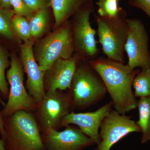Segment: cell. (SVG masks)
Returning <instances> with one entry per match:
<instances>
[{"instance_id":"cell-1","label":"cell","mask_w":150,"mask_h":150,"mask_svg":"<svg viewBox=\"0 0 150 150\" xmlns=\"http://www.w3.org/2000/svg\"><path fill=\"white\" fill-rule=\"evenodd\" d=\"M88 63L104 83L114 110L126 114L137 108V100L132 87L139 70L132 69L123 63L103 57H97Z\"/></svg>"},{"instance_id":"cell-2","label":"cell","mask_w":150,"mask_h":150,"mask_svg":"<svg viewBox=\"0 0 150 150\" xmlns=\"http://www.w3.org/2000/svg\"><path fill=\"white\" fill-rule=\"evenodd\" d=\"M6 150H45L35 117L21 110L3 118Z\"/></svg>"},{"instance_id":"cell-3","label":"cell","mask_w":150,"mask_h":150,"mask_svg":"<svg viewBox=\"0 0 150 150\" xmlns=\"http://www.w3.org/2000/svg\"><path fill=\"white\" fill-rule=\"evenodd\" d=\"M106 93L101 78L89 63L79 64L68 93L73 109L94 105L104 98Z\"/></svg>"},{"instance_id":"cell-4","label":"cell","mask_w":150,"mask_h":150,"mask_svg":"<svg viewBox=\"0 0 150 150\" xmlns=\"http://www.w3.org/2000/svg\"><path fill=\"white\" fill-rule=\"evenodd\" d=\"M98 41L108 59L125 63V45L128 32V18L123 9L113 18L95 15Z\"/></svg>"},{"instance_id":"cell-5","label":"cell","mask_w":150,"mask_h":150,"mask_svg":"<svg viewBox=\"0 0 150 150\" xmlns=\"http://www.w3.org/2000/svg\"><path fill=\"white\" fill-rule=\"evenodd\" d=\"M74 51L71 26L67 23L40 42L37 50L38 64L46 73L58 59L71 58Z\"/></svg>"},{"instance_id":"cell-6","label":"cell","mask_w":150,"mask_h":150,"mask_svg":"<svg viewBox=\"0 0 150 150\" xmlns=\"http://www.w3.org/2000/svg\"><path fill=\"white\" fill-rule=\"evenodd\" d=\"M11 65L6 78L10 85L7 103L0 111L2 118L9 116L18 110L30 112L35 110L36 104L25 87L24 72L21 61L15 53L10 54Z\"/></svg>"},{"instance_id":"cell-7","label":"cell","mask_w":150,"mask_h":150,"mask_svg":"<svg viewBox=\"0 0 150 150\" xmlns=\"http://www.w3.org/2000/svg\"><path fill=\"white\" fill-rule=\"evenodd\" d=\"M94 10L93 2L88 0L83 8L76 12L71 27L75 50L89 61L96 58L100 52L95 38L96 31L90 22L91 15Z\"/></svg>"},{"instance_id":"cell-8","label":"cell","mask_w":150,"mask_h":150,"mask_svg":"<svg viewBox=\"0 0 150 150\" xmlns=\"http://www.w3.org/2000/svg\"><path fill=\"white\" fill-rule=\"evenodd\" d=\"M72 109L69 93L59 90L46 92L35 109L42 131L45 133L51 129H56L63 118Z\"/></svg>"},{"instance_id":"cell-9","label":"cell","mask_w":150,"mask_h":150,"mask_svg":"<svg viewBox=\"0 0 150 150\" xmlns=\"http://www.w3.org/2000/svg\"><path fill=\"white\" fill-rule=\"evenodd\" d=\"M128 32L125 45L128 56L127 65L132 69L137 67L150 69L149 37L141 20L128 18Z\"/></svg>"},{"instance_id":"cell-10","label":"cell","mask_w":150,"mask_h":150,"mask_svg":"<svg viewBox=\"0 0 150 150\" xmlns=\"http://www.w3.org/2000/svg\"><path fill=\"white\" fill-rule=\"evenodd\" d=\"M100 142L95 150H110L114 144L132 132H141L136 122L131 116L111 110L100 125Z\"/></svg>"},{"instance_id":"cell-11","label":"cell","mask_w":150,"mask_h":150,"mask_svg":"<svg viewBox=\"0 0 150 150\" xmlns=\"http://www.w3.org/2000/svg\"><path fill=\"white\" fill-rule=\"evenodd\" d=\"M41 138L48 150H82L96 144L79 129L70 125L62 131L50 129Z\"/></svg>"},{"instance_id":"cell-12","label":"cell","mask_w":150,"mask_h":150,"mask_svg":"<svg viewBox=\"0 0 150 150\" xmlns=\"http://www.w3.org/2000/svg\"><path fill=\"white\" fill-rule=\"evenodd\" d=\"M112 101H110L93 112L76 113L71 111L62 119L60 126L76 125L84 134L98 144L101 141L100 127L105 118L112 110Z\"/></svg>"},{"instance_id":"cell-13","label":"cell","mask_w":150,"mask_h":150,"mask_svg":"<svg viewBox=\"0 0 150 150\" xmlns=\"http://www.w3.org/2000/svg\"><path fill=\"white\" fill-rule=\"evenodd\" d=\"M31 40L24 42L20 46L21 59L27 75L26 88L36 105L42 100L46 91L44 88L45 72L41 70L35 61Z\"/></svg>"},{"instance_id":"cell-14","label":"cell","mask_w":150,"mask_h":150,"mask_svg":"<svg viewBox=\"0 0 150 150\" xmlns=\"http://www.w3.org/2000/svg\"><path fill=\"white\" fill-rule=\"evenodd\" d=\"M81 59L73 56L69 59L57 60L45 73V91L69 89Z\"/></svg>"},{"instance_id":"cell-15","label":"cell","mask_w":150,"mask_h":150,"mask_svg":"<svg viewBox=\"0 0 150 150\" xmlns=\"http://www.w3.org/2000/svg\"><path fill=\"white\" fill-rule=\"evenodd\" d=\"M83 2L85 0H50L49 5L54 12L56 26L61 25L76 12Z\"/></svg>"},{"instance_id":"cell-16","label":"cell","mask_w":150,"mask_h":150,"mask_svg":"<svg viewBox=\"0 0 150 150\" xmlns=\"http://www.w3.org/2000/svg\"><path fill=\"white\" fill-rule=\"evenodd\" d=\"M13 10L0 5V43L8 49V45L18 42L12 26V20L14 15Z\"/></svg>"},{"instance_id":"cell-17","label":"cell","mask_w":150,"mask_h":150,"mask_svg":"<svg viewBox=\"0 0 150 150\" xmlns=\"http://www.w3.org/2000/svg\"><path fill=\"white\" fill-rule=\"evenodd\" d=\"M137 107L139 119L136 123L142 133L141 143L144 144L150 141V96L140 98Z\"/></svg>"},{"instance_id":"cell-18","label":"cell","mask_w":150,"mask_h":150,"mask_svg":"<svg viewBox=\"0 0 150 150\" xmlns=\"http://www.w3.org/2000/svg\"><path fill=\"white\" fill-rule=\"evenodd\" d=\"M48 21L49 16L47 8L35 12L28 22L32 38H37L43 34L48 26Z\"/></svg>"},{"instance_id":"cell-19","label":"cell","mask_w":150,"mask_h":150,"mask_svg":"<svg viewBox=\"0 0 150 150\" xmlns=\"http://www.w3.org/2000/svg\"><path fill=\"white\" fill-rule=\"evenodd\" d=\"M132 87L136 97L150 96V69H142L134 78Z\"/></svg>"},{"instance_id":"cell-20","label":"cell","mask_w":150,"mask_h":150,"mask_svg":"<svg viewBox=\"0 0 150 150\" xmlns=\"http://www.w3.org/2000/svg\"><path fill=\"white\" fill-rule=\"evenodd\" d=\"M8 48L0 43V92L6 98H8L9 90L7 81L6 69L10 67V54Z\"/></svg>"},{"instance_id":"cell-21","label":"cell","mask_w":150,"mask_h":150,"mask_svg":"<svg viewBox=\"0 0 150 150\" xmlns=\"http://www.w3.org/2000/svg\"><path fill=\"white\" fill-rule=\"evenodd\" d=\"M12 26L17 37L24 42L31 40L32 37L29 23L25 17L14 15L12 20Z\"/></svg>"},{"instance_id":"cell-22","label":"cell","mask_w":150,"mask_h":150,"mask_svg":"<svg viewBox=\"0 0 150 150\" xmlns=\"http://www.w3.org/2000/svg\"><path fill=\"white\" fill-rule=\"evenodd\" d=\"M96 4L98 8V15L102 17H115L123 9L118 6L117 0H98Z\"/></svg>"},{"instance_id":"cell-23","label":"cell","mask_w":150,"mask_h":150,"mask_svg":"<svg viewBox=\"0 0 150 150\" xmlns=\"http://www.w3.org/2000/svg\"><path fill=\"white\" fill-rule=\"evenodd\" d=\"M10 3L16 15L24 17L29 20L34 14V12L23 0H10Z\"/></svg>"},{"instance_id":"cell-24","label":"cell","mask_w":150,"mask_h":150,"mask_svg":"<svg viewBox=\"0 0 150 150\" xmlns=\"http://www.w3.org/2000/svg\"><path fill=\"white\" fill-rule=\"evenodd\" d=\"M129 3L132 6L144 11L150 19V0H130Z\"/></svg>"},{"instance_id":"cell-25","label":"cell","mask_w":150,"mask_h":150,"mask_svg":"<svg viewBox=\"0 0 150 150\" xmlns=\"http://www.w3.org/2000/svg\"><path fill=\"white\" fill-rule=\"evenodd\" d=\"M23 1L34 12L40 9L46 8L48 5L47 0H23Z\"/></svg>"},{"instance_id":"cell-26","label":"cell","mask_w":150,"mask_h":150,"mask_svg":"<svg viewBox=\"0 0 150 150\" xmlns=\"http://www.w3.org/2000/svg\"><path fill=\"white\" fill-rule=\"evenodd\" d=\"M0 93H1V92H0ZM1 103V96H0V104ZM0 134H1V136L2 139L4 142L6 138L5 130L4 121H3L2 117L1 115V112H0Z\"/></svg>"},{"instance_id":"cell-27","label":"cell","mask_w":150,"mask_h":150,"mask_svg":"<svg viewBox=\"0 0 150 150\" xmlns=\"http://www.w3.org/2000/svg\"><path fill=\"white\" fill-rule=\"evenodd\" d=\"M0 5L6 8H10L11 7L10 3V0H0Z\"/></svg>"},{"instance_id":"cell-28","label":"cell","mask_w":150,"mask_h":150,"mask_svg":"<svg viewBox=\"0 0 150 150\" xmlns=\"http://www.w3.org/2000/svg\"><path fill=\"white\" fill-rule=\"evenodd\" d=\"M0 150H6L5 143L2 139H0Z\"/></svg>"},{"instance_id":"cell-29","label":"cell","mask_w":150,"mask_h":150,"mask_svg":"<svg viewBox=\"0 0 150 150\" xmlns=\"http://www.w3.org/2000/svg\"><path fill=\"white\" fill-rule=\"evenodd\" d=\"M117 1H118V0H117Z\"/></svg>"}]
</instances>
